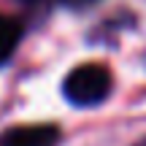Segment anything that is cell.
I'll list each match as a JSON object with an SVG mask.
<instances>
[{"mask_svg":"<svg viewBox=\"0 0 146 146\" xmlns=\"http://www.w3.org/2000/svg\"><path fill=\"white\" fill-rule=\"evenodd\" d=\"M114 78L111 70L100 62H87L73 68L62 81V95L73 106H98L108 98Z\"/></svg>","mask_w":146,"mask_h":146,"instance_id":"1","label":"cell"},{"mask_svg":"<svg viewBox=\"0 0 146 146\" xmlns=\"http://www.w3.org/2000/svg\"><path fill=\"white\" fill-rule=\"evenodd\" d=\"M62 130L57 125H22L0 133V146H57Z\"/></svg>","mask_w":146,"mask_h":146,"instance_id":"2","label":"cell"},{"mask_svg":"<svg viewBox=\"0 0 146 146\" xmlns=\"http://www.w3.org/2000/svg\"><path fill=\"white\" fill-rule=\"evenodd\" d=\"M19 41H22V22H16L14 16L0 14V65H5L11 60Z\"/></svg>","mask_w":146,"mask_h":146,"instance_id":"3","label":"cell"},{"mask_svg":"<svg viewBox=\"0 0 146 146\" xmlns=\"http://www.w3.org/2000/svg\"><path fill=\"white\" fill-rule=\"evenodd\" d=\"M62 3H68V5H89L95 0H62Z\"/></svg>","mask_w":146,"mask_h":146,"instance_id":"4","label":"cell"},{"mask_svg":"<svg viewBox=\"0 0 146 146\" xmlns=\"http://www.w3.org/2000/svg\"><path fill=\"white\" fill-rule=\"evenodd\" d=\"M25 3H38V0H25Z\"/></svg>","mask_w":146,"mask_h":146,"instance_id":"5","label":"cell"}]
</instances>
